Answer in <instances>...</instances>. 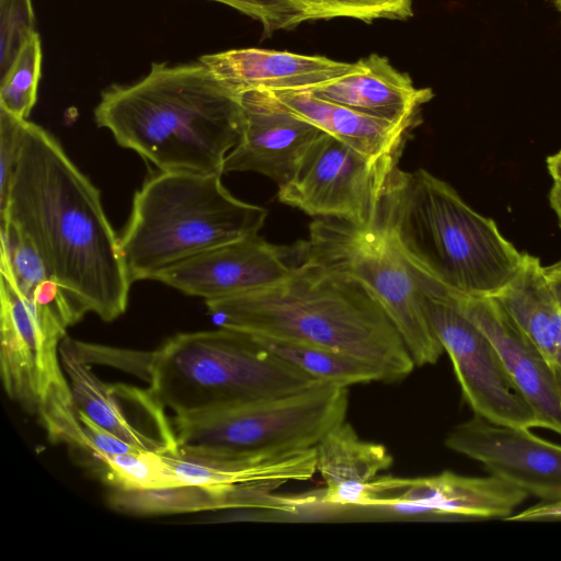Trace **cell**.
Masks as SVG:
<instances>
[{"label": "cell", "instance_id": "1", "mask_svg": "<svg viewBox=\"0 0 561 561\" xmlns=\"http://www.w3.org/2000/svg\"><path fill=\"white\" fill-rule=\"evenodd\" d=\"M0 220L28 238L83 313L113 321L125 312L133 282L100 191L51 134L26 119Z\"/></svg>", "mask_w": 561, "mask_h": 561}, {"label": "cell", "instance_id": "2", "mask_svg": "<svg viewBox=\"0 0 561 561\" xmlns=\"http://www.w3.org/2000/svg\"><path fill=\"white\" fill-rule=\"evenodd\" d=\"M99 127L160 172L222 174L243 134L240 98L203 62H152L130 84H113L94 108Z\"/></svg>", "mask_w": 561, "mask_h": 561}, {"label": "cell", "instance_id": "3", "mask_svg": "<svg viewBox=\"0 0 561 561\" xmlns=\"http://www.w3.org/2000/svg\"><path fill=\"white\" fill-rule=\"evenodd\" d=\"M221 328L327 347L373 367L382 382L407 378L416 367L397 329L358 282L294 262L270 286L206 300Z\"/></svg>", "mask_w": 561, "mask_h": 561}, {"label": "cell", "instance_id": "4", "mask_svg": "<svg viewBox=\"0 0 561 561\" xmlns=\"http://www.w3.org/2000/svg\"><path fill=\"white\" fill-rule=\"evenodd\" d=\"M378 222L410 270L465 295H496L518 273L525 256L492 218L423 169H396Z\"/></svg>", "mask_w": 561, "mask_h": 561}, {"label": "cell", "instance_id": "5", "mask_svg": "<svg viewBox=\"0 0 561 561\" xmlns=\"http://www.w3.org/2000/svg\"><path fill=\"white\" fill-rule=\"evenodd\" d=\"M221 175L160 172L136 192L119 237L133 283L260 231L266 209L234 197Z\"/></svg>", "mask_w": 561, "mask_h": 561}, {"label": "cell", "instance_id": "6", "mask_svg": "<svg viewBox=\"0 0 561 561\" xmlns=\"http://www.w3.org/2000/svg\"><path fill=\"white\" fill-rule=\"evenodd\" d=\"M317 381L254 335L221 328L176 334L152 352L149 389L174 421L298 391Z\"/></svg>", "mask_w": 561, "mask_h": 561}, {"label": "cell", "instance_id": "7", "mask_svg": "<svg viewBox=\"0 0 561 561\" xmlns=\"http://www.w3.org/2000/svg\"><path fill=\"white\" fill-rule=\"evenodd\" d=\"M0 374L7 394L36 415L53 442L85 449L60 344L80 321L68 306L19 288L0 274Z\"/></svg>", "mask_w": 561, "mask_h": 561}, {"label": "cell", "instance_id": "8", "mask_svg": "<svg viewBox=\"0 0 561 561\" xmlns=\"http://www.w3.org/2000/svg\"><path fill=\"white\" fill-rule=\"evenodd\" d=\"M304 262L363 285L382 307L416 367L434 365L444 350L424 313L421 289L386 229L318 217L308 237L290 247Z\"/></svg>", "mask_w": 561, "mask_h": 561}, {"label": "cell", "instance_id": "9", "mask_svg": "<svg viewBox=\"0 0 561 561\" xmlns=\"http://www.w3.org/2000/svg\"><path fill=\"white\" fill-rule=\"evenodd\" d=\"M348 387L317 380L295 392L248 401L213 415L174 421L178 449L237 456L314 447L346 420Z\"/></svg>", "mask_w": 561, "mask_h": 561}, {"label": "cell", "instance_id": "10", "mask_svg": "<svg viewBox=\"0 0 561 561\" xmlns=\"http://www.w3.org/2000/svg\"><path fill=\"white\" fill-rule=\"evenodd\" d=\"M428 324L450 358L462 398L490 422L537 427L535 413L508 378L486 335L462 311L455 293L411 270Z\"/></svg>", "mask_w": 561, "mask_h": 561}, {"label": "cell", "instance_id": "11", "mask_svg": "<svg viewBox=\"0 0 561 561\" xmlns=\"http://www.w3.org/2000/svg\"><path fill=\"white\" fill-rule=\"evenodd\" d=\"M396 169L398 164L371 161L322 131L293 178L278 186L277 197L310 216L369 228L378 224Z\"/></svg>", "mask_w": 561, "mask_h": 561}, {"label": "cell", "instance_id": "12", "mask_svg": "<svg viewBox=\"0 0 561 561\" xmlns=\"http://www.w3.org/2000/svg\"><path fill=\"white\" fill-rule=\"evenodd\" d=\"M444 443L541 502L561 500V445L529 428L496 424L473 414L453 427Z\"/></svg>", "mask_w": 561, "mask_h": 561}, {"label": "cell", "instance_id": "13", "mask_svg": "<svg viewBox=\"0 0 561 561\" xmlns=\"http://www.w3.org/2000/svg\"><path fill=\"white\" fill-rule=\"evenodd\" d=\"M60 358L77 411L139 450L159 454L178 450L173 422L149 388L101 380L65 340L60 344Z\"/></svg>", "mask_w": 561, "mask_h": 561}, {"label": "cell", "instance_id": "14", "mask_svg": "<svg viewBox=\"0 0 561 561\" xmlns=\"http://www.w3.org/2000/svg\"><path fill=\"white\" fill-rule=\"evenodd\" d=\"M528 496L490 474L470 477L443 471L420 478L377 477L368 507L470 519H506Z\"/></svg>", "mask_w": 561, "mask_h": 561}, {"label": "cell", "instance_id": "15", "mask_svg": "<svg viewBox=\"0 0 561 561\" xmlns=\"http://www.w3.org/2000/svg\"><path fill=\"white\" fill-rule=\"evenodd\" d=\"M291 267L290 247L272 244L256 233L194 255L151 279L206 301L270 286Z\"/></svg>", "mask_w": 561, "mask_h": 561}, {"label": "cell", "instance_id": "16", "mask_svg": "<svg viewBox=\"0 0 561 561\" xmlns=\"http://www.w3.org/2000/svg\"><path fill=\"white\" fill-rule=\"evenodd\" d=\"M243 134L225 160V172H256L278 186L295 174L322 130L284 105L271 91L239 95Z\"/></svg>", "mask_w": 561, "mask_h": 561}, {"label": "cell", "instance_id": "17", "mask_svg": "<svg viewBox=\"0 0 561 561\" xmlns=\"http://www.w3.org/2000/svg\"><path fill=\"white\" fill-rule=\"evenodd\" d=\"M453 291L462 311L491 342L508 378L535 413L537 427L561 435V387L539 350L495 297Z\"/></svg>", "mask_w": 561, "mask_h": 561}, {"label": "cell", "instance_id": "18", "mask_svg": "<svg viewBox=\"0 0 561 561\" xmlns=\"http://www.w3.org/2000/svg\"><path fill=\"white\" fill-rule=\"evenodd\" d=\"M199 61L231 91L304 90L334 80L354 69L355 62L324 56L262 48H240L204 55Z\"/></svg>", "mask_w": 561, "mask_h": 561}, {"label": "cell", "instance_id": "19", "mask_svg": "<svg viewBox=\"0 0 561 561\" xmlns=\"http://www.w3.org/2000/svg\"><path fill=\"white\" fill-rule=\"evenodd\" d=\"M305 90L375 117L409 124L415 123L420 107L434 95L428 88H416L409 75L377 54L356 61L351 72Z\"/></svg>", "mask_w": 561, "mask_h": 561}, {"label": "cell", "instance_id": "20", "mask_svg": "<svg viewBox=\"0 0 561 561\" xmlns=\"http://www.w3.org/2000/svg\"><path fill=\"white\" fill-rule=\"evenodd\" d=\"M314 450L316 470L324 482L319 501L340 507H368L373 481L393 462L383 445L362 439L346 420L331 428Z\"/></svg>", "mask_w": 561, "mask_h": 561}, {"label": "cell", "instance_id": "21", "mask_svg": "<svg viewBox=\"0 0 561 561\" xmlns=\"http://www.w3.org/2000/svg\"><path fill=\"white\" fill-rule=\"evenodd\" d=\"M284 105L375 162L398 164L414 124L394 123L320 99L307 90L271 91Z\"/></svg>", "mask_w": 561, "mask_h": 561}, {"label": "cell", "instance_id": "22", "mask_svg": "<svg viewBox=\"0 0 561 561\" xmlns=\"http://www.w3.org/2000/svg\"><path fill=\"white\" fill-rule=\"evenodd\" d=\"M493 297L539 350L561 387V308L540 260L525 252L518 273Z\"/></svg>", "mask_w": 561, "mask_h": 561}, {"label": "cell", "instance_id": "23", "mask_svg": "<svg viewBox=\"0 0 561 561\" xmlns=\"http://www.w3.org/2000/svg\"><path fill=\"white\" fill-rule=\"evenodd\" d=\"M255 337L273 354L313 379L331 381L345 387L381 381L376 369L350 355L318 345Z\"/></svg>", "mask_w": 561, "mask_h": 561}, {"label": "cell", "instance_id": "24", "mask_svg": "<svg viewBox=\"0 0 561 561\" xmlns=\"http://www.w3.org/2000/svg\"><path fill=\"white\" fill-rule=\"evenodd\" d=\"M167 454L138 450L94 456L93 460L100 474L114 490L144 491L178 485Z\"/></svg>", "mask_w": 561, "mask_h": 561}, {"label": "cell", "instance_id": "25", "mask_svg": "<svg viewBox=\"0 0 561 561\" xmlns=\"http://www.w3.org/2000/svg\"><path fill=\"white\" fill-rule=\"evenodd\" d=\"M42 60V42L35 32L26 39L9 69L0 78V108L18 118H27L37 100Z\"/></svg>", "mask_w": 561, "mask_h": 561}, {"label": "cell", "instance_id": "26", "mask_svg": "<svg viewBox=\"0 0 561 561\" xmlns=\"http://www.w3.org/2000/svg\"><path fill=\"white\" fill-rule=\"evenodd\" d=\"M308 21L350 18L366 23L375 20H407L412 16L411 0H294Z\"/></svg>", "mask_w": 561, "mask_h": 561}, {"label": "cell", "instance_id": "27", "mask_svg": "<svg viewBox=\"0 0 561 561\" xmlns=\"http://www.w3.org/2000/svg\"><path fill=\"white\" fill-rule=\"evenodd\" d=\"M35 32L32 0H0V78Z\"/></svg>", "mask_w": 561, "mask_h": 561}, {"label": "cell", "instance_id": "28", "mask_svg": "<svg viewBox=\"0 0 561 561\" xmlns=\"http://www.w3.org/2000/svg\"><path fill=\"white\" fill-rule=\"evenodd\" d=\"M229 5L259 21L265 34L296 27L307 20L294 0H210Z\"/></svg>", "mask_w": 561, "mask_h": 561}, {"label": "cell", "instance_id": "29", "mask_svg": "<svg viewBox=\"0 0 561 561\" xmlns=\"http://www.w3.org/2000/svg\"><path fill=\"white\" fill-rule=\"evenodd\" d=\"M23 121L0 108V206L5 201L18 157Z\"/></svg>", "mask_w": 561, "mask_h": 561}, {"label": "cell", "instance_id": "30", "mask_svg": "<svg viewBox=\"0 0 561 561\" xmlns=\"http://www.w3.org/2000/svg\"><path fill=\"white\" fill-rule=\"evenodd\" d=\"M505 520L513 522H554L561 520V500L553 502H540L517 514H513Z\"/></svg>", "mask_w": 561, "mask_h": 561}, {"label": "cell", "instance_id": "31", "mask_svg": "<svg viewBox=\"0 0 561 561\" xmlns=\"http://www.w3.org/2000/svg\"><path fill=\"white\" fill-rule=\"evenodd\" d=\"M543 274L558 305L561 308V260L543 266Z\"/></svg>", "mask_w": 561, "mask_h": 561}, {"label": "cell", "instance_id": "32", "mask_svg": "<svg viewBox=\"0 0 561 561\" xmlns=\"http://www.w3.org/2000/svg\"><path fill=\"white\" fill-rule=\"evenodd\" d=\"M546 163L553 182L561 184V149L549 156Z\"/></svg>", "mask_w": 561, "mask_h": 561}, {"label": "cell", "instance_id": "33", "mask_svg": "<svg viewBox=\"0 0 561 561\" xmlns=\"http://www.w3.org/2000/svg\"><path fill=\"white\" fill-rule=\"evenodd\" d=\"M549 203L561 229V184L553 182L549 192Z\"/></svg>", "mask_w": 561, "mask_h": 561}, {"label": "cell", "instance_id": "34", "mask_svg": "<svg viewBox=\"0 0 561 561\" xmlns=\"http://www.w3.org/2000/svg\"><path fill=\"white\" fill-rule=\"evenodd\" d=\"M556 8L561 12V0H551Z\"/></svg>", "mask_w": 561, "mask_h": 561}]
</instances>
